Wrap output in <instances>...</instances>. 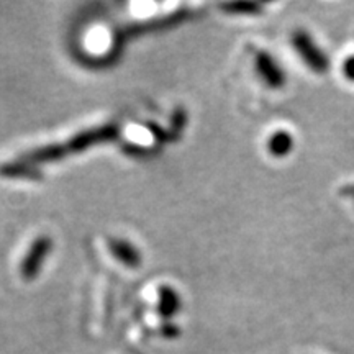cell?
Returning a JSON list of instances; mask_svg holds the SVG:
<instances>
[{
    "label": "cell",
    "mask_w": 354,
    "mask_h": 354,
    "mask_svg": "<svg viewBox=\"0 0 354 354\" xmlns=\"http://www.w3.org/2000/svg\"><path fill=\"white\" fill-rule=\"evenodd\" d=\"M118 135H120V127L115 125V123L88 128V130L71 136L68 141H63V143L43 146V148L32 149V151L21 154L20 161L26 162V165H43V162L61 161V159L68 158L71 154L82 153L95 145L113 141Z\"/></svg>",
    "instance_id": "obj_1"
},
{
    "label": "cell",
    "mask_w": 354,
    "mask_h": 354,
    "mask_svg": "<svg viewBox=\"0 0 354 354\" xmlns=\"http://www.w3.org/2000/svg\"><path fill=\"white\" fill-rule=\"evenodd\" d=\"M292 44L295 51L302 57L304 63L308 66L310 71L317 74H325L330 69L328 56L323 53V50L315 43V39L304 30H297L292 35Z\"/></svg>",
    "instance_id": "obj_2"
},
{
    "label": "cell",
    "mask_w": 354,
    "mask_h": 354,
    "mask_svg": "<svg viewBox=\"0 0 354 354\" xmlns=\"http://www.w3.org/2000/svg\"><path fill=\"white\" fill-rule=\"evenodd\" d=\"M53 250V240L48 234H41L37 240L32 243L28 253L25 254L24 261L20 264V274L21 279L26 282L35 281L38 277V274L41 272L44 261L50 256Z\"/></svg>",
    "instance_id": "obj_3"
},
{
    "label": "cell",
    "mask_w": 354,
    "mask_h": 354,
    "mask_svg": "<svg viewBox=\"0 0 354 354\" xmlns=\"http://www.w3.org/2000/svg\"><path fill=\"white\" fill-rule=\"evenodd\" d=\"M256 71L266 82V86L271 88H281L286 86V73L268 51H259L256 55Z\"/></svg>",
    "instance_id": "obj_4"
},
{
    "label": "cell",
    "mask_w": 354,
    "mask_h": 354,
    "mask_svg": "<svg viewBox=\"0 0 354 354\" xmlns=\"http://www.w3.org/2000/svg\"><path fill=\"white\" fill-rule=\"evenodd\" d=\"M110 253L115 256V259L120 261L122 264H125L127 268H140L141 266V254L131 243L125 240H110L109 241Z\"/></svg>",
    "instance_id": "obj_5"
},
{
    "label": "cell",
    "mask_w": 354,
    "mask_h": 354,
    "mask_svg": "<svg viewBox=\"0 0 354 354\" xmlns=\"http://www.w3.org/2000/svg\"><path fill=\"white\" fill-rule=\"evenodd\" d=\"M185 13L187 12H179L176 15L169 17V19H161V20H153L149 24H143V25H135L131 28H127L125 32H122V39H127L131 35H141V33H148V32H156L159 28H167L169 25L179 24L185 19Z\"/></svg>",
    "instance_id": "obj_6"
},
{
    "label": "cell",
    "mask_w": 354,
    "mask_h": 354,
    "mask_svg": "<svg viewBox=\"0 0 354 354\" xmlns=\"http://www.w3.org/2000/svg\"><path fill=\"white\" fill-rule=\"evenodd\" d=\"M158 299V312L162 318H171L180 307L179 295H177V292L169 286H162L161 289H159Z\"/></svg>",
    "instance_id": "obj_7"
},
{
    "label": "cell",
    "mask_w": 354,
    "mask_h": 354,
    "mask_svg": "<svg viewBox=\"0 0 354 354\" xmlns=\"http://www.w3.org/2000/svg\"><path fill=\"white\" fill-rule=\"evenodd\" d=\"M268 149L274 158H284L294 149V138L289 131L279 130L272 133L268 141Z\"/></svg>",
    "instance_id": "obj_8"
},
{
    "label": "cell",
    "mask_w": 354,
    "mask_h": 354,
    "mask_svg": "<svg viewBox=\"0 0 354 354\" xmlns=\"http://www.w3.org/2000/svg\"><path fill=\"white\" fill-rule=\"evenodd\" d=\"M0 176L3 177H28V179H33V177H39V172L37 169H30L26 162H10V165H6L0 167Z\"/></svg>",
    "instance_id": "obj_9"
},
{
    "label": "cell",
    "mask_w": 354,
    "mask_h": 354,
    "mask_svg": "<svg viewBox=\"0 0 354 354\" xmlns=\"http://www.w3.org/2000/svg\"><path fill=\"white\" fill-rule=\"evenodd\" d=\"M221 10L232 13V15H259L263 12V6L253 2L225 3V6H221Z\"/></svg>",
    "instance_id": "obj_10"
},
{
    "label": "cell",
    "mask_w": 354,
    "mask_h": 354,
    "mask_svg": "<svg viewBox=\"0 0 354 354\" xmlns=\"http://www.w3.org/2000/svg\"><path fill=\"white\" fill-rule=\"evenodd\" d=\"M343 74L344 77L354 82V56H349L343 63Z\"/></svg>",
    "instance_id": "obj_11"
},
{
    "label": "cell",
    "mask_w": 354,
    "mask_h": 354,
    "mask_svg": "<svg viewBox=\"0 0 354 354\" xmlns=\"http://www.w3.org/2000/svg\"><path fill=\"white\" fill-rule=\"evenodd\" d=\"M342 194L348 198H354V185H348V187H344L342 190Z\"/></svg>",
    "instance_id": "obj_12"
}]
</instances>
